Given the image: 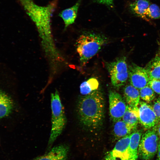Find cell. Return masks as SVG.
<instances>
[{"instance_id": "obj_10", "label": "cell", "mask_w": 160, "mask_h": 160, "mask_svg": "<svg viewBox=\"0 0 160 160\" xmlns=\"http://www.w3.org/2000/svg\"><path fill=\"white\" fill-rule=\"evenodd\" d=\"M138 108L139 121L144 127H153L159 122L152 106L145 102H141Z\"/></svg>"}, {"instance_id": "obj_6", "label": "cell", "mask_w": 160, "mask_h": 160, "mask_svg": "<svg viewBox=\"0 0 160 160\" xmlns=\"http://www.w3.org/2000/svg\"><path fill=\"white\" fill-rule=\"evenodd\" d=\"M106 66L113 85L119 88L124 85L128 78L126 57L118 58L113 62L108 63Z\"/></svg>"}, {"instance_id": "obj_12", "label": "cell", "mask_w": 160, "mask_h": 160, "mask_svg": "<svg viewBox=\"0 0 160 160\" xmlns=\"http://www.w3.org/2000/svg\"><path fill=\"white\" fill-rule=\"evenodd\" d=\"M132 85H127L124 89V95L127 105L134 108L138 107L140 103V92Z\"/></svg>"}, {"instance_id": "obj_18", "label": "cell", "mask_w": 160, "mask_h": 160, "mask_svg": "<svg viewBox=\"0 0 160 160\" xmlns=\"http://www.w3.org/2000/svg\"><path fill=\"white\" fill-rule=\"evenodd\" d=\"M138 107L132 108L127 105L122 119L130 126L133 130L136 129L138 123Z\"/></svg>"}, {"instance_id": "obj_25", "label": "cell", "mask_w": 160, "mask_h": 160, "mask_svg": "<svg viewBox=\"0 0 160 160\" xmlns=\"http://www.w3.org/2000/svg\"><path fill=\"white\" fill-rule=\"evenodd\" d=\"M94 2L104 4L109 7H113L114 0H93Z\"/></svg>"}, {"instance_id": "obj_28", "label": "cell", "mask_w": 160, "mask_h": 160, "mask_svg": "<svg viewBox=\"0 0 160 160\" xmlns=\"http://www.w3.org/2000/svg\"><path fill=\"white\" fill-rule=\"evenodd\" d=\"M158 56H160V45L159 48V50L157 54L156 55Z\"/></svg>"}, {"instance_id": "obj_11", "label": "cell", "mask_w": 160, "mask_h": 160, "mask_svg": "<svg viewBox=\"0 0 160 160\" xmlns=\"http://www.w3.org/2000/svg\"><path fill=\"white\" fill-rule=\"evenodd\" d=\"M69 151V147L67 145L60 144L52 148L46 154L31 160H66Z\"/></svg>"}, {"instance_id": "obj_16", "label": "cell", "mask_w": 160, "mask_h": 160, "mask_svg": "<svg viewBox=\"0 0 160 160\" xmlns=\"http://www.w3.org/2000/svg\"><path fill=\"white\" fill-rule=\"evenodd\" d=\"M150 80L160 79V56L156 55L145 67Z\"/></svg>"}, {"instance_id": "obj_17", "label": "cell", "mask_w": 160, "mask_h": 160, "mask_svg": "<svg viewBox=\"0 0 160 160\" xmlns=\"http://www.w3.org/2000/svg\"><path fill=\"white\" fill-rule=\"evenodd\" d=\"M142 133L135 131L130 134L129 153L130 160H137L138 157V148Z\"/></svg>"}, {"instance_id": "obj_29", "label": "cell", "mask_w": 160, "mask_h": 160, "mask_svg": "<svg viewBox=\"0 0 160 160\" xmlns=\"http://www.w3.org/2000/svg\"><path fill=\"white\" fill-rule=\"evenodd\" d=\"M135 0V1H136V0Z\"/></svg>"}, {"instance_id": "obj_20", "label": "cell", "mask_w": 160, "mask_h": 160, "mask_svg": "<svg viewBox=\"0 0 160 160\" xmlns=\"http://www.w3.org/2000/svg\"><path fill=\"white\" fill-rule=\"evenodd\" d=\"M99 85L98 81L94 78H92L82 82L80 87L81 94L87 95L97 90Z\"/></svg>"}, {"instance_id": "obj_9", "label": "cell", "mask_w": 160, "mask_h": 160, "mask_svg": "<svg viewBox=\"0 0 160 160\" xmlns=\"http://www.w3.org/2000/svg\"><path fill=\"white\" fill-rule=\"evenodd\" d=\"M130 134L120 138L114 148L108 152L105 160H130L129 146Z\"/></svg>"}, {"instance_id": "obj_8", "label": "cell", "mask_w": 160, "mask_h": 160, "mask_svg": "<svg viewBox=\"0 0 160 160\" xmlns=\"http://www.w3.org/2000/svg\"><path fill=\"white\" fill-rule=\"evenodd\" d=\"M128 78L130 84L140 89L148 85L150 80L145 68L132 63L128 68Z\"/></svg>"}, {"instance_id": "obj_23", "label": "cell", "mask_w": 160, "mask_h": 160, "mask_svg": "<svg viewBox=\"0 0 160 160\" xmlns=\"http://www.w3.org/2000/svg\"><path fill=\"white\" fill-rule=\"evenodd\" d=\"M148 85L160 96V79L150 80Z\"/></svg>"}, {"instance_id": "obj_19", "label": "cell", "mask_w": 160, "mask_h": 160, "mask_svg": "<svg viewBox=\"0 0 160 160\" xmlns=\"http://www.w3.org/2000/svg\"><path fill=\"white\" fill-rule=\"evenodd\" d=\"M113 127V134L116 138H121L130 134L132 128L125 123L122 119L114 122Z\"/></svg>"}, {"instance_id": "obj_7", "label": "cell", "mask_w": 160, "mask_h": 160, "mask_svg": "<svg viewBox=\"0 0 160 160\" xmlns=\"http://www.w3.org/2000/svg\"><path fill=\"white\" fill-rule=\"evenodd\" d=\"M108 97L110 114L115 122L122 119L127 105L121 95L116 91H110Z\"/></svg>"}, {"instance_id": "obj_4", "label": "cell", "mask_w": 160, "mask_h": 160, "mask_svg": "<svg viewBox=\"0 0 160 160\" xmlns=\"http://www.w3.org/2000/svg\"><path fill=\"white\" fill-rule=\"evenodd\" d=\"M59 94L57 90L51 94V129L48 144L49 151L61 135L67 124V119Z\"/></svg>"}, {"instance_id": "obj_1", "label": "cell", "mask_w": 160, "mask_h": 160, "mask_svg": "<svg viewBox=\"0 0 160 160\" xmlns=\"http://www.w3.org/2000/svg\"><path fill=\"white\" fill-rule=\"evenodd\" d=\"M18 0L35 24L40 38L42 48L48 60L58 59L60 54L55 43L51 23V17L58 0H54L44 6L37 4L32 0Z\"/></svg>"}, {"instance_id": "obj_26", "label": "cell", "mask_w": 160, "mask_h": 160, "mask_svg": "<svg viewBox=\"0 0 160 160\" xmlns=\"http://www.w3.org/2000/svg\"><path fill=\"white\" fill-rule=\"evenodd\" d=\"M153 129L157 133L160 137V122L153 127Z\"/></svg>"}, {"instance_id": "obj_22", "label": "cell", "mask_w": 160, "mask_h": 160, "mask_svg": "<svg viewBox=\"0 0 160 160\" xmlns=\"http://www.w3.org/2000/svg\"><path fill=\"white\" fill-rule=\"evenodd\" d=\"M146 15L150 20L160 19V7L157 4H151L147 9Z\"/></svg>"}, {"instance_id": "obj_2", "label": "cell", "mask_w": 160, "mask_h": 160, "mask_svg": "<svg viewBox=\"0 0 160 160\" xmlns=\"http://www.w3.org/2000/svg\"><path fill=\"white\" fill-rule=\"evenodd\" d=\"M105 100L102 93L95 91L81 98L78 104L77 111L80 123L90 129L98 127L104 117Z\"/></svg>"}, {"instance_id": "obj_3", "label": "cell", "mask_w": 160, "mask_h": 160, "mask_svg": "<svg viewBox=\"0 0 160 160\" xmlns=\"http://www.w3.org/2000/svg\"><path fill=\"white\" fill-rule=\"evenodd\" d=\"M107 41L105 36L99 34L88 32L81 35L76 41V45L81 65H85Z\"/></svg>"}, {"instance_id": "obj_24", "label": "cell", "mask_w": 160, "mask_h": 160, "mask_svg": "<svg viewBox=\"0 0 160 160\" xmlns=\"http://www.w3.org/2000/svg\"><path fill=\"white\" fill-rule=\"evenodd\" d=\"M153 110L159 122H160V98L157 99L154 102L152 107Z\"/></svg>"}, {"instance_id": "obj_27", "label": "cell", "mask_w": 160, "mask_h": 160, "mask_svg": "<svg viewBox=\"0 0 160 160\" xmlns=\"http://www.w3.org/2000/svg\"><path fill=\"white\" fill-rule=\"evenodd\" d=\"M156 160H160V140L159 142Z\"/></svg>"}, {"instance_id": "obj_14", "label": "cell", "mask_w": 160, "mask_h": 160, "mask_svg": "<svg viewBox=\"0 0 160 160\" xmlns=\"http://www.w3.org/2000/svg\"><path fill=\"white\" fill-rule=\"evenodd\" d=\"M151 4L149 0H137L130 4L129 9L135 16L150 22L151 20L147 17L146 12Z\"/></svg>"}, {"instance_id": "obj_5", "label": "cell", "mask_w": 160, "mask_h": 160, "mask_svg": "<svg viewBox=\"0 0 160 160\" xmlns=\"http://www.w3.org/2000/svg\"><path fill=\"white\" fill-rule=\"evenodd\" d=\"M153 129L148 130L141 137L138 148V156L143 160H151L157 152L159 141Z\"/></svg>"}, {"instance_id": "obj_21", "label": "cell", "mask_w": 160, "mask_h": 160, "mask_svg": "<svg viewBox=\"0 0 160 160\" xmlns=\"http://www.w3.org/2000/svg\"><path fill=\"white\" fill-rule=\"evenodd\" d=\"M140 97L147 103L152 101L155 97L154 92L148 85L140 89Z\"/></svg>"}, {"instance_id": "obj_15", "label": "cell", "mask_w": 160, "mask_h": 160, "mask_svg": "<svg viewBox=\"0 0 160 160\" xmlns=\"http://www.w3.org/2000/svg\"><path fill=\"white\" fill-rule=\"evenodd\" d=\"M13 108V103L11 98L0 90V119L9 115Z\"/></svg>"}, {"instance_id": "obj_13", "label": "cell", "mask_w": 160, "mask_h": 160, "mask_svg": "<svg viewBox=\"0 0 160 160\" xmlns=\"http://www.w3.org/2000/svg\"><path fill=\"white\" fill-rule=\"evenodd\" d=\"M81 0H78L72 7L61 11L58 16L63 20L64 23V29L74 23L76 18Z\"/></svg>"}]
</instances>
